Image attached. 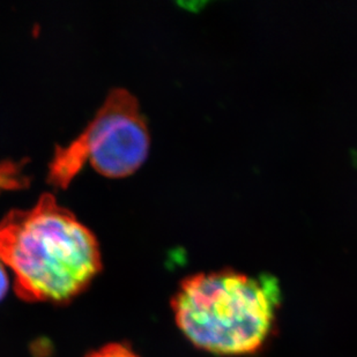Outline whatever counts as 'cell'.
<instances>
[{
  "label": "cell",
  "instance_id": "cell-2",
  "mask_svg": "<svg viewBox=\"0 0 357 357\" xmlns=\"http://www.w3.org/2000/svg\"><path fill=\"white\" fill-rule=\"evenodd\" d=\"M281 291L274 278L223 270L183 280L172 298L179 330L199 349L252 354L273 332Z\"/></svg>",
  "mask_w": 357,
  "mask_h": 357
},
{
  "label": "cell",
  "instance_id": "cell-3",
  "mask_svg": "<svg viewBox=\"0 0 357 357\" xmlns=\"http://www.w3.org/2000/svg\"><path fill=\"white\" fill-rule=\"evenodd\" d=\"M149 145L138 100L124 88H114L84 131L70 145L56 149L47 181L68 188L88 159L107 177L131 175L147 159Z\"/></svg>",
  "mask_w": 357,
  "mask_h": 357
},
{
  "label": "cell",
  "instance_id": "cell-4",
  "mask_svg": "<svg viewBox=\"0 0 357 357\" xmlns=\"http://www.w3.org/2000/svg\"><path fill=\"white\" fill-rule=\"evenodd\" d=\"M28 184L22 167L13 162H0V189H19Z\"/></svg>",
  "mask_w": 357,
  "mask_h": 357
},
{
  "label": "cell",
  "instance_id": "cell-6",
  "mask_svg": "<svg viewBox=\"0 0 357 357\" xmlns=\"http://www.w3.org/2000/svg\"><path fill=\"white\" fill-rule=\"evenodd\" d=\"M8 290V277L3 268V264L0 261V301L3 300Z\"/></svg>",
  "mask_w": 357,
  "mask_h": 357
},
{
  "label": "cell",
  "instance_id": "cell-5",
  "mask_svg": "<svg viewBox=\"0 0 357 357\" xmlns=\"http://www.w3.org/2000/svg\"><path fill=\"white\" fill-rule=\"evenodd\" d=\"M86 357H140L132 351L131 347L124 344H109L91 351Z\"/></svg>",
  "mask_w": 357,
  "mask_h": 357
},
{
  "label": "cell",
  "instance_id": "cell-1",
  "mask_svg": "<svg viewBox=\"0 0 357 357\" xmlns=\"http://www.w3.org/2000/svg\"><path fill=\"white\" fill-rule=\"evenodd\" d=\"M0 261L13 273L17 296L29 303H70L102 270L94 234L51 193L0 220Z\"/></svg>",
  "mask_w": 357,
  "mask_h": 357
}]
</instances>
